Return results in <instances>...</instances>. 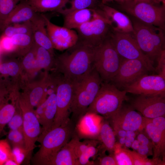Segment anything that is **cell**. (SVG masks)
Segmentation results:
<instances>
[{
    "label": "cell",
    "mask_w": 165,
    "mask_h": 165,
    "mask_svg": "<svg viewBox=\"0 0 165 165\" xmlns=\"http://www.w3.org/2000/svg\"><path fill=\"white\" fill-rule=\"evenodd\" d=\"M113 128L116 134L119 138L126 137V131L117 127H113Z\"/></svg>",
    "instance_id": "48"
},
{
    "label": "cell",
    "mask_w": 165,
    "mask_h": 165,
    "mask_svg": "<svg viewBox=\"0 0 165 165\" xmlns=\"http://www.w3.org/2000/svg\"><path fill=\"white\" fill-rule=\"evenodd\" d=\"M37 13L50 11L57 12L64 9L69 0H27Z\"/></svg>",
    "instance_id": "24"
},
{
    "label": "cell",
    "mask_w": 165,
    "mask_h": 165,
    "mask_svg": "<svg viewBox=\"0 0 165 165\" xmlns=\"http://www.w3.org/2000/svg\"><path fill=\"white\" fill-rule=\"evenodd\" d=\"M144 129L152 144L153 158L160 159L161 156L164 158L165 150V126L157 127L149 119L145 117Z\"/></svg>",
    "instance_id": "17"
},
{
    "label": "cell",
    "mask_w": 165,
    "mask_h": 165,
    "mask_svg": "<svg viewBox=\"0 0 165 165\" xmlns=\"http://www.w3.org/2000/svg\"><path fill=\"white\" fill-rule=\"evenodd\" d=\"M46 102L42 123L41 125L42 131L38 139L42 137L52 128L57 111L56 93H53L50 94L46 99Z\"/></svg>",
    "instance_id": "23"
},
{
    "label": "cell",
    "mask_w": 165,
    "mask_h": 165,
    "mask_svg": "<svg viewBox=\"0 0 165 165\" xmlns=\"http://www.w3.org/2000/svg\"><path fill=\"white\" fill-rule=\"evenodd\" d=\"M100 165H117L114 155L105 156L100 160Z\"/></svg>",
    "instance_id": "45"
},
{
    "label": "cell",
    "mask_w": 165,
    "mask_h": 165,
    "mask_svg": "<svg viewBox=\"0 0 165 165\" xmlns=\"http://www.w3.org/2000/svg\"><path fill=\"white\" fill-rule=\"evenodd\" d=\"M0 42L3 52H9L15 49L11 38L1 35Z\"/></svg>",
    "instance_id": "41"
},
{
    "label": "cell",
    "mask_w": 165,
    "mask_h": 165,
    "mask_svg": "<svg viewBox=\"0 0 165 165\" xmlns=\"http://www.w3.org/2000/svg\"><path fill=\"white\" fill-rule=\"evenodd\" d=\"M2 35L11 37L17 34H32L31 21L10 24L6 27Z\"/></svg>",
    "instance_id": "28"
},
{
    "label": "cell",
    "mask_w": 165,
    "mask_h": 165,
    "mask_svg": "<svg viewBox=\"0 0 165 165\" xmlns=\"http://www.w3.org/2000/svg\"><path fill=\"white\" fill-rule=\"evenodd\" d=\"M119 144H116L114 156L117 165H133L131 151L121 148Z\"/></svg>",
    "instance_id": "31"
},
{
    "label": "cell",
    "mask_w": 165,
    "mask_h": 165,
    "mask_svg": "<svg viewBox=\"0 0 165 165\" xmlns=\"http://www.w3.org/2000/svg\"><path fill=\"white\" fill-rule=\"evenodd\" d=\"M23 117V131L25 148L30 156L35 143L42 131V127L35 115V110L23 97L18 100Z\"/></svg>",
    "instance_id": "11"
},
{
    "label": "cell",
    "mask_w": 165,
    "mask_h": 165,
    "mask_svg": "<svg viewBox=\"0 0 165 165\" xmlns=\"http://www.w3.org/2000/svg\"><path fill=\"white\" fill-rule=\"evenodd\" d=\"M16 108L13 104L8 103L7 101L0 106V137L14 115Z\"/></svg>",
    "instance_id": "30"
},
{
    "label": "cell",
    "mask_w": 165,
    "mask_h": 165,
    "mask_svg": "<svg viewBox=\"0 0 165 165\" xmlns=\"http://www.w3.org/2000/svg\"><path fill=\"white\" fill-rule=\"evenodd\" d=\"M58 82L56 93L57 111L52 128L65 126L70 122L69 116L74 92L73 83L63 76Z\"/></svg>",
    "instance_id": "10"
},
{
    "label": "cell",
    "mask_w": 165,
    "mask_h": 165,
    "mask_svg": "<svg viewBox=\"0 0 165 165\" xmlns=\"http://www.w3.org/2000/svg\"><path fill=\"white\" fill-rule=\"evenodd\" d=\"M100 14V11L91 8L70 12L64 15V26L70 29H77L82 24L94 19Z\"/></svg>",
    "instance_id": "21"
},
{
    "label": "cell",
    "mask_w": 165,
    "mask_h": 165,
    "mask_svg": "<svg viewBox=\"0 0 165 165\" xmlns=\"http://www.w3.org/2000/svg\"><path fill=\"white\" fill-rule=\"evenodd\" d=\"M43 18L47 33L53 48L62 50L72 47L78 42L77 32L72 29L61 27L52 23L45 15Z\"/></svg>",
    "instance_id": "14"
},
{
    "label": "cell",
    "mask_w": 165,
    "mask_h": 165,
    "mask_svg": "<svg viewBox=\"0 0 165 165\" xmlns=\"http://www.w3.org/2000/svg\"><path fill=\"white\" fill-rule=\"evenodd\" d=\"M132 144V142L126 140L125 142L124 145L127 148H129L131 147Z\"/></svg>",
    "instance_id": "56"
},
{
    "label": "cell",
    "mask_w": 165,
    "mask_h": 165,
    "mask_svg": "<svg viewBox=\"0 0 165 165\" xmlns=\"http://www.w3.org/2000/svg\"><path fill=\"white\" fill-rule=\"evenodd\" d=\"M135 2H144L151 3L154 4H156L160 2L158 0H131Z\"/></svg>",
    "instance_id": "50"
},
{
    "label": "cell",
    "mask_w": 165,
    "mask_h": 165,
    "mask_svg": "<svg viewBox=\"0 0 165 165\" xmlns=\"http://www.w3.org/2000/svg\"><path fill=\"white\" fill-rule=\"evenodd\" d=\"M109 119L111 120L113 127L136 132L144 129L145 117L131 106L122 105L119 110Z\"/></svg>",
    "instance_id": "16"
},
{
    "label": "cell",
    "mask_w": 165,
    "mask_h": 165,
    "mask_svg": "<svg viewBox=\"0 0 165 165\" xmlns=\"http://www.w3.org/2000/svg\"><path fill=\"white\" fill-rule=\"evenodd\" d=\"M101 13L111 23L113 30L122 32L133 33L132 22L129 18L123 13L105 4L101 5Z\"/></svg>",
    "instance_id": "18"
},
{
    "label": "cell",
    "mask_w": 165,
    "mask_h": 165,
    "mask_svg": "<svg viewBox=\"0 0 165 165\" xmlns=\"http://www.w3.org/2000/svg\"><path fill=\"white\" fill-rule=\"evenodd\" d=\"M47 85L46 82H44L41 86L34 88L28 95L23 96L33 108L37 107L46 98L45 89Z\"/></svg>",
    "instance_id": "27"
},
{
    "label": "cell",
    "mask_w": 165,
    "mask_h": 165,
    "mask_svg": "<svg viewBox=\"0 0 165 165\" xmlns=\"http://www.w3.org/2000/svg\"><path fill=\"white\" fill-rule=\"evenodd\" d=\"M117 52L122 58L139 60L145 65L149 72H154V62L142 52L133 33L113 31L109 35Z\"/></svg>",
    "instance_id": "8"
},
{
    "label": "cell",
    "mask_w": 165,
    "mask_h": 165,
    "mask_svg": "<svg viewBox=\"0 0 165 165\" xmlns=\"http://www.w3.org/2000/svg\"><path fill=\"white\" fill-rule=\"evenodd\" d=\"M99 134L100 139L105 148L110 152H114L116 144L115 134L108 122L105 121L101 123Z\"/></svg>",
    "instance_id": "25"
},
{
    "label": "cell",
    "mask_w": 165,
    "mask_h": 165,
    "mask_svg": "<svg viewBox=\"0 0 165 165\" xmlns=\"http://www.w3.org/2000/svg\"><path fill=\"white\" fill-rule=\"evenodd\" d=\"M127 93L124 90H119L113 84L102 82L97 94L86 114H100L110 118L119 110L123 102L127 99Z\"/></svg>",
    "instance_id": "5"
},
{
    "label": "cell",
    "mask_w": 165,
    "mask_h": 165,
    "mask_svg": "<svg viewBox=\"0 0 165 165\" xmlns=\"http://www.w3.org/2000/svg\"><path fill=\"white\" fill-rule=\"evenodd\" d=\"M140 145V144L139 142L137 139H135L132 142L131 147L134 150H137L138 148Z\"/></svg>",
    "instance_id": "49"
},
{
    "label": "cell",
    "mask_w": 165,
    "mask_h": 165,
    "mask_svg": "<svg viewBox=\"0 0 165 165\" xmlns=\"http://www.w3.org/2000/svg\"></svg>",
    "instance_id": "62"
},
{
    "label": "cell",
    "mask_w": 165,
    "mask_h": 165,
    "mask_svg": "<svg viewBox=\"0 0 165 165\" xmlns=\"http://www.w3.org/2000/svg\"><path fill=\"white\" fill-rule=\"evenodd\" d=\"M137 132L132 130L126 131V137H135L136 135Z\"/></svg>",
    "instance_id": "53"
},
{
    "label": "cell",
    "mask_w": 165,
    "mask_h": 165,
    "mask_svg": "<svg viewBox=\"0 0 165 165\" xmlns=\"http://www.w3.org/2000/svg\"><path fill=\"white\" fill-rule=\"evenodd\" d=\"M11 38L15 49L19 50L22 53H27L35 43L32 34H17Z\"/></svg>",
    "instance_id": "26"
},
{
    "label": "cell",
    "mask_w": 165,
    "mask_h": 165,
    "mask_svg": "<svg viewBox=\"0 0 165 165\" xmlns=\"http://www.w3.org/2000/svg\"><path fill=\"white\" fill-rule=\"evenodd\" d=\"M130 0H123L124 2H125V1H130Z\"/></svg>",
    "instance_id": "61"
},
{
    "label": "cell",
    "mask_w": 165,
    "mask_h": 165,
    "mask_svg": "<svg viewBox=\"0 0 165 165\" xmlns=\"http://www.w3.org/2000/svg\"><path fill=\"white\" fill-rule=\"evenodd\" d=\"M70 122L66 125L53 128L37 140L40 148L34 155L33 164L47 165L69 141L73 132Z\"/></svg>",
    "instance_id": "4"
},
{
    "label": "cell",
    "mask_w": 165,
    "mask_h": 165,
    "mask_svg": "<svg viewBox=\"0 0 165 165\" xmlns=\"http://www.w3.org/2000/svg\"><path fill=\"white\" fill-rule=\"evenodd\" d=\"M35 43L30 50L25 54L23 61L24 67L27 69L31 70L38 68L36 59Z\"/></svg>",
    "instance_id": "35"
},
{
    "label": "cell",
    "mask_w": 165,
    "mask_h": 165,
    "mask_svg": "<svg viewBox=\"0 0 165 165\" xmlns=\"http://www.w3.org/2000/svg\"><path fill=\"white\" fill-rule=\"evenodd\" d=\"M7 140L13 147H25V140L23 130H10Z\"/></svg>",
    "instance_id": "34"
},
{
    "label": "cell",
    "mask_w": 165,
    "mask_h": 165,
    "mask_svg": "<svg viewBox=\"0 0 165 165\" xmlns=\"http://www.w3.org/2000/svg\"><path fill=\"white\" fill-rule=\"evenodd\" d=\"M95 2V0H72L69 8L63 9L58 12L64 15L73 11L90 8Z\"/></svg>",
    "instance_id": "33"
},
{
    "label": "cell",
    "mask_w": 165,
    "mask_h": 165,
    "mask_svg": "<svg viewBox=\"0 0 165 165\" xmlns=\"http://www.w3.org/2000/svg\"></svg>",
    "instance_id": "63"
},
{
    "label": "cell",
    "mask_w": 165,
    "mask_h": 165,
    "mask_svg": "<svg viewBox=\"0 0 165 165\" xmlns=\"http://www.w3.org/2000/svg\"><path fill=\"white\" fill-rule=\"evenodd\" d=\"M132 24L133 34L140 48L154 62L165 50L164 31L139 20L134 21Z\"/></svg>",
    "instance_id": "3"
},
{
    "label": "cell",
    "mask_w": 165,
    "mask_h": 165,
    "mask_svg": "<svg viewBox=\"0 0 165 165\" xmlns=\"http://www.w3.org/2000/svg\"><path fill=\"white\" fill-rule=\"evenodd\" d=\"M53 56L49 51L36 45V59L38 68H48L50 67L53 62Z\"/></svg>",
    "instance_id": "29"
},
{
    "label": "cell",
    "mask_w": 165,
    "mask_h": 165,
    "mask_svg": "<svg viewBox=\"0 0 165 165\" xmlns=\"http://www.w3.org/2000/svg\"><path fill=\"white\" fill-rule=\"evenodd\" d=\"M21 0H0V31L4 21Z\"/></svg>",
    "instance_id": "32"
},
{
    "label": "cell",
    "mask_w": 165,
    "mask_h": 165,
    "mask_svg": "<svg viewBox=\"0 0 165 165\" xmlns=\"http://www.w3.org/2000/svg\"><path fill=\"white\" fill-rule=\"evenodd\" d=\"M74 92L70 112L72 118L78 120L85 115L100 88L102 79L94 68L90 73L82 80L72 82Z\"/></svg>",
    "instance_id": "2"
},
{
    "label": "cell",
    "mask_w": 165,
    "mask_h": 165,
    "mask_svg": "<svg viewBox=\"0 0 165 165\" xmlns=\"http://www.w3.org/2000/svg\"><path fill=\"white\" fill-rule=\"evenodd\" d=\"M32 35L35 43L49 51L53 54V47L49 37L44 20L38 14L31 21Z\"/></svg>",
    "instance_id": "20"
},
{
    "label": "cell",
    "mask_w": 165,
    "mask_h": 165,
    "mask_svg": "<svg viewBox=\"0 0 165 165\" xmlns=\"http://www.w3.org/2000/svg\"><path fill=\"white\" fill-rule=\"evenodd\" d=\"M158 65L155 68V71L158 74L161 75L165 78V50H164L161 52L157 61Z\"/></svg>",
    "instance_id": "42"
},
{
    "label": "cell",
    "mask_w": 165,
    "mask_h": 165,
    "mask_svg": "<svg viewBox=\"0 0 165 165\" xmlns=\"http://www.w3.org/2000/svg\"><path fill=\"white\" fill-rule=\"evenodd\" d=\"M19 71L18 65L16 62L10 61L0 64V73L3 75L14 76L17 74Z\"/></svg>",
    "instance_id": "39"
},
{
    "label": "cell",
    "mask_w": 165,
    "mask_h": 165,
    "mask_svg": "<svg viewBox=\"0 0 165 165\" xmlns=\"http://www.w3.org/2000/svg\"><path fill=\"white\" fill-rule=\"evenodd\" d=\"M6 101V100L5 99L4 96H0V106Z\"/></svg>",
    "instance_id": "57"
},
{
    "label": "cell",
    "mask_w": 165,
    "mask_h": 165,
    "mask_svg": "<svg viewBox=\"0 0 165 165\" xmlns=\"http://www.w3.org/2000/svg\"><path fill=\"white\" fill-rule=\"evenodd\" d=\"M2 52H3L2 46H1L0 42V54L2 53Z\"/></svg>",
    "instance_id": "59"
},
{
    "label": "cell",
    "mask_w": 165,
    "mask_h": 165,
    "mask_svg": "<svg viewBox=\"0 0 165 165\" xmlns=\"http://www.w3.org/2000/svg\"><path fill=\"white\" fill-rule=\"evenodd\" d=\"M6 91L3 84L0 82V96H5L6 95Z\"/></svg>",
    "instance_id": "51"
},
{
    "label": "cell",
    "mask_w": 165,
    "mask_h": 165,
    "mask_svg": "<svg viewBox=\"0 0 165 165\" xmlns=\"http://www.w3.org/2000/svg\"><path fill=\"white\" fill-rule=\"evenodd\" d=\"M130 106L146 118L165 116V95H138L133 101Z\"/></svg>",
    "instance_id": "15"
},
{
    "label": "cell",
    "mask_w": 165,
    "mask_h": 165,
    "mask_svg": "<svg viewBox=\"0 0 165 165\" xmlns=\"http://www.w3.org/2000/svg\"><path fill=\"white\" fill-rule=\"evenodd\" d=\"M126 139L131 142H132L135 140V137H127Z\"/></svg>",
    "instance_id": "58"
},
{
    "label": "cell",
    "mask_w": 165,
    "mask_h": 165,
    "mask_svg": "<svg viewBox=\"0 0 165 165\" xmlns=\"http://www.w3.org/2000/svg\"><path fill=\"white\" fill-rule=\"evenodd\" d=\"M123 89L127 93L138 95H165V78L158 74H146Z\"/></svg>",
    "instance_id": "13"
},
{
    "label": "cell",
    "mask_w": 165,
    "mask_h": 165,
    "mask_svg": "<svg viewBox=\"0 0 165 165\" xmlns=\"http://www.w3.org/2000/svg\"><path fill=\"white\" fill-rule=\"evenodd\" d=\"M152 148L147 145L141 144L137 150V152L141 156L147 157L148 156L152 154Z\"/></svg>",
    "instance_id": "46"
},
{
    "label": "cell",
    "mask_w": 165,
    "mask_h": 165,
    "mask_svg": "<svg viewBox=\"0 0 165 165\" xmlns=\"http://www.w3.org/2000/svg\"><path fill=\"white\" fill-rule=\"evenodd\" d=\"M126 140V137H122L120 138L119 139V144L121 145H124Z\"/></svg>",
    "instance_id": "55"
},
{
    "label": "cell",
    "mask_w": 165,
    "mask_h": 165,
    "mask_svg": "<svg viewBox=\"0 0 165 165\" xmlns=\"http://www.w3.org/2000/svg\"><path fill=\"white\" fill-rule=\"evenodd\" d=\"M148 72L142 61L122 58L119 69L111 82L118 88L124 89Z\"/></svg>",
    "instance_id": "12"
},
{
    "label": "cell",
    "mask_w": 165,
    "mask_h": 165,
    "mask_svg": "<svg viewBox=\"0 0 165 165\" xmlns=\"http://www.w3.org/2000/svg\"><path fill=\"white\" fill-rule=\"evenodd\" d=\"M132 155L133 165H145L147 157H144L134 151H131Z\"/></svg>",
    "instance_id": "44"
},
{
    "label": "cell",
    "mask_w": 165,
    "mask_h": 165,
    "mask_svg": "<svg viewBox=\"0 0 165 165\" xmlns=\"http://www.w3.org/2000/svg\"><path fill=\"white\" fill-rule=\"evenodd\" d=\"M110 35V34H109ZM109 35L100 45L94 47V68L102 80L111 81L120 66L122 58L120 56Z\"/></svg>",
    "instance_id": "6"
},
{
    "label": "cell",
    "mask_w": 165,
    "mask_h": 165,
    "mask_svg": "<svg viewBox=\"0 0 165 165\" xmlns=\"http://www.w3.org/2000/svg\"><path fill=\"white\" fill-rule=\"evenodd\" d=\"M122 3V9L138 20L165 30V5L159 6L156 4L133 0Z\"/></svg>",
    "instance_id": "7"
},
{
    "label": "cell",
    "mask_w": 165,
    "mask_h": 165,
    "mask_svg": "<svg viewBox=\"0 0 165 165\" xmlns=\"http://www.w3.org/2000/svg\"><path fill=\"white\" fill-rule=\"evenodd\" d=\"M12 152L13 159L17 165L21 164L27 156H30L28 151L24 147H13Z\"/></svg>",
    "instance_id": "40"
},
{
    "label": "cell",
    "mask_w": 165,
    "mask_h": 165,
    "mask_svg": "<svg viewBox=\"0 0 165 165\" xmlns=\"http://www.w3.org/2000/svg\"><path fill=\"white\" fill-rule=\"evenodd\" d=\"M94 143L89 146L79 156L77 161V165H90V158L94 156L97 153V149Z\"/></svg>",
    "instance_id": "37"
},
{
    "label": "cell",
    "mask_w": 165,
    "mask_h": 165,
    "mask_svg": "<svg viewBox=\"0 0 165 165\" xmlns=\"http://www.w3.org/2000/svg\"><path fill=\"white\" fill-rule=\"evenodd\" d=\"M110 27V22L100 11V14L96 18L76 29L78 41L83 44L96 47L109 35Z\"/></svg>",
    "instance_id": "9"
},
{
    "label": "cell",
    "mask_w": 165,
    "mask_h": 165,
    "mask_svg": "<svg viewBox=\"0 0 165 165\" xmlns=\"http://www.w3.org/2000/svg\"><path fill=\"white\" fill-rule=\"evenodd\" d=\"M94 47L81 43L70 52L59 56L58 66L63 76L72 82H78L94 68Z\"/></svg>",
    "instance_id": "1"
},
{
    "label": "cell",
    "mask_w": 165,
    "mask_h": 165,
    "mask_svg": "<svg viewBox=\"0 0 165 165\" xmlns=\"http://www.w3.org/2000/svg\"><path fill=\"white\" fill-rule=\"evenodd\" d=\"M79 139L77 136L72 138L56 154L47 165H77L78 158L75 147Z\"/></svg>",
    "instance_id": "22"
},
{
    "label": "cell",
    "mask_w": 165,
    "mask_h": 165,
    "mask_svg": "<svg viewBox=\"0 0 165 165\" xmlns=\"http://www.w3.org/2000/svg\"><path fill=\"white\" fill-rule=\"evenodd\" d=\"M37 13L27 0L22 1L16 5L4 21L0 31L10 24L31 21Z\"/></svg>",
    "instance_id": "19"
},
{
    "label": "cell",
    "mask_w": 165,
    "mask_h": 165,
    "mask_svg": "<svg viewBox=\"0 0 165 165\" xmlns=\"http://www.w3.org/2000/svg\"><path fill=\"white\" fill-rule=\"evenodd\" d=\"M113 1H116L121 3H122L124 2L123 0H102V4H105L107 2Z\"/></svg>",
    "instance_id": "54"
},
{
    "label": "cell",
    "mask_w": 165,
    "mask_h": 165,
    "mask_svg": "<svg viewBox=\"0 0 165 165\" xmlns=\"http://www.w3.org/2000/svg\"><path fill=\"white\" fill-rule=\"evenodd\" d=\"M160 2H161L163 3V4L165 5V0H158Z\"/></svg>",
    "instance_id": "60"
},
{
    "label": "cell",
    "mask_w": 165,
    "mask_h": 165,
    "mask_svg": "<svg viewBox=\"0 0 165 165\" xmlns=\"http://www.w3.org/2000/svg\"><path fill=\"white\" fill-rule=\"evenodd\" d=\"M137 140L139 142L140 144L147 145L152 148V142L148 136L144 134L141 133L138 135Z\"/></svg>",
    "instance_id": "47"
},
{
    "label": "cell",
    "mask_w": 165,
    "mask_h": 165,
    "mask_svg": "<svg viewBox=\"0 0 165 165\" xmlns=\"http://www.w3.org/2000/svg\"><path fill=\"white\" fill-rule=\"evenodd\" d=\"M94 143L93 141L81 142L79 139L75 147V152L78 158L89 146Z\"/></svg>",
    "instance_id": "43"
},
{
    "label": "cell",
    "mask_w": 165,
    "mask_h": 165,
    "mask_svg": "<svg viewBox=\"0 0 165 165\" xmlns=\"http://www.w3.org/2000/svg\"><path fill=\"white\" fill-rule=\"evenodd\" d=\"M23 115L19 106L18 109L16 108L15 112L8 125L10 130H23Z\"/></svg>",
    "instance_id": "38"
},
{
    "label": "cell",
    "mask_w": 165,
    "mask_h": 165,
    "mask_svg": "<svg viewBox=\"0 0 165 165\" xmlns=\"http://www.w3.org/2000/svg\"><path fill=\"white\" fill-rule=\"evenodd\" d=\"M12 149L7 139L0 140V165H4L9 159H13Z\"/></svg>",
    "instance_id": "36"
},
{
    "label": "cell",
    "mask_w": 165,
    "mask_h": 165,
    "mask_svg": "<svg viewBox=\"0 0 165 165\" xmlns=\"http://www.w3.org/2000/svg\"><path fill=\"white\" fill-rule=\"evenodd\" d=\"M4 165H17L15 161L12 159H8L5 163Z\"/></svg>",
    "instance_id": "52"
}]
</instances>
